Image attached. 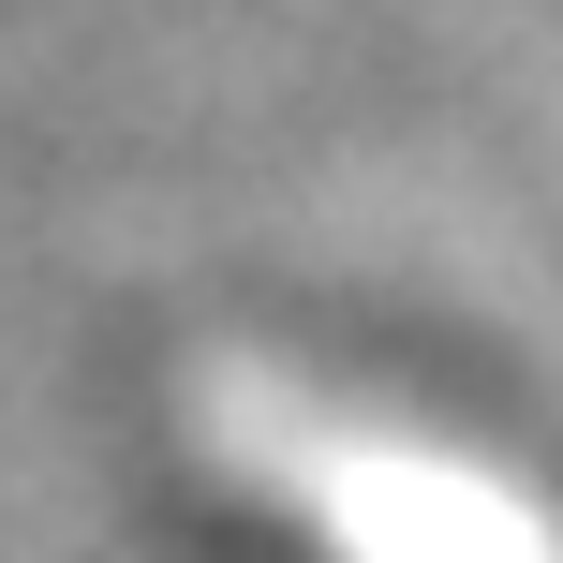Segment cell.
I'll use <instances>...</instances> for the list:
<instances>
[{"label":"cell","mask_w":563,"mask_h":563,"mask_svg":"<svg viewBox=\"0 0 563 563\" xmlns=\"http://www.w3.org/2000/svg\"><path fill=\"white\" fill-rule=\"evenodd\" d=\"M238 430L267 445V489H297L327 519L341 563H549L534 549V505H505L489 475L430 445H386V430H341L311 400H238Z\"/></svg>","instance_id":"1"}]
</instances>
